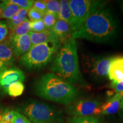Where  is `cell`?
Returning a JSON list of instances; mask_svg holds the SVG:
<instances>
[{
	"mask_svg": "<svg viewBox=\"0 0 123 123\" xmlns=\"http://www.w3.org/2000/svg\"><path fill=\"white\" fill-rule=\"evenodd\" d=\"M16 111L6 109L4 113L0 123H13Z\"/></svg>",
	"mask_w": 123,
	"mask_h": 123,
	"instance_id": "25",
	"label": "cell"
},
{
	"mask_svg": "<svg viewBox=\"0 0 123 123\" xmlns=\"http://www.w3.org/2000/svg\"><path fill=\"white\" fill-rule=\"evenodd\" d=\"M3 113H4V110H3V107L1 104L0 103V123H1V119L3 115Z\"/></svg>",
	"mask_w": 123,
	"mask_h": 123,
	"instance_id": "34",
	"label": "cell"
},
{
	"mask_svg": "<svg viewBox=\"0 0 123 123\" xmlns=\"http://www.w3.org/2000/svg\"><path fill=\"white\" fill-rule=\"evenodd\" d=\"M15 58L16 57L8 40L5 39L3 42H0V61L7 66L12 65L14 62Z\"/></svg>",
	"mask_w": 123,
	"mask_h": 123,
	"instance_id": "14",
	"label": "cell"
},
{
	"mask_svg": "<svg viewBox=\"0 0 123 123\" xmlns=\"http://www.w3.org/2000/svg\"><path fill=\"white\" fill-rule=\"evenodd\" d=\"M9 2L18 5L21 9L29 10L33 7V0H7Z\"/></svg>",
	"mask_w": 123,
	"mask_h": 123,
	"instance_id": "24",
	"label": "cell"
},
{
	"mask_svg": "<svg viewBox=\"0 0 123 123\" xmlns=\"http://www.w3.org/2000/svg\"><path fill=\"white\" fill-rule=\"evenodd\" d=\"M60 41L32 46L30 50L22 55L19 63L29 70H39L53 61L61 47Z\"/></svg>",
	"mask_w": 123,
	"mask_h": 123,
	"instance_id": "4",
	"label": "cell"
},
{
	"mask_svg": "<svg viewBox=\"0 0 123 123\" xmlns=\"http://www.w3.org/2000/svg\"><path fill=\"white\" fill-rule=\"evenodd\" d=\"M20 111L33 123H61V112L44 103H27L21 107Z\"/></svg>",
	"mask_w": 123,
	"mask_h": 123,
	"instance_id": "5",
	"label": "cell"
},
{
	"mask_svg": "<svg viewBox=\"0 0 123 123\" xmlns=\"http://www.w3.org/2000/svg\"><path fill=\"white\" fill-rule=\"evenodd\" d=\"M28 10L25 9H21L16 14L7 19L6 24L8 28L10 31L13 30L15 27H17L19 25L22 23L25 20L27 19V15Z\"/></svg>",
	"mask_w": 123,
	"mask_h": 123,
	"instance_id": "16",
	"label": "cell"
},
{
	"mask_svg": "<svg viewBox=\"0 0 123 123\" xmlns=\"http://www.w3.org/2000/svg\"><path fill=\"white\" fill-rule=\"evenodd\" d=\"M60 2H61V8L58 15V18L66 21L71 26L73 23V14L69 5L68 1L61 0Z\"/></svg>",
	"mask_w": 123,
	"mask_h": 123,
	"instance_id": "17",
	"label": "cell"
},
{
	"mask_svg": "<svg viewBox=\"0 0 123 123\" xmlns=\"http://www.w3.org/2000/svg\"><path fill=\"white\" fill-rule=\"evenodd\" d=\"M101 107L95 100L81 99L67 105L66 112L74 117H98L101 114Z\"/></svg>",
	"mask_w": 123,
	"mask_h": 123,
	"instance_id": "7",
	"label": "cell"
},
{
	"mask_svg": "<svg viewBox=\"0 0 123 123\" xmlns=\"http://www.w3.org/2000/svg\"><path fill=\"white\" fill-rule=\"evenodd\" d=\"M5 5V3L3 2V1L0 2V14H1V13H2V10L3 9H4Z\"/></svg>",
	"mask_w": 123,
	"mask_h": 123,
	"instance_id": "35",
	"label": "cell"
},
{
	"mask_svg": "<svg viewBox=\"0 0 123 123\" xmlns=\"http://www.w3.org/2000/svg\"><path fill=\"white\" fill-rule=\"evenodd\" d=\"M9 35V28L6 22L0 21V42L6 39Z\"/></svg>",
	"mask_w": 123,
	"mask_h": 123,
	"instance_id": "28",
	"label": "cell"
},
{
	"mask_svg": "<svg viewBox=\"0 0 123 123\" xmlns=\"http://www.w3.org/2000/svg\"><path fill=\"white\" fill-rule=\"evenodd\" d=\"M120 114L121 116L123 117V97L121 99V104H120Z\"/></svg>",
	"mask_w": 123,
	"mask_h": 123,
	"instance_id": "33",
	"label": "cell"
},
{
	"mask_svg": "<svg viewBox=\"0 0 123 123\" xmlns=\"http://www.w3.org/2000/svg\"><path fill=\"white\" fill-rule=\"evenodd\" d=\"M123 93H117L111 97L108 100L101 104V114L112 115L118 112L120 107Z\"/></svg>",
	"mask_w": 123,
	"mask_h": 123,
	"instance_id": "12",
	"label": "cell"
},
{
	"mask_svg": "<svg viewBox=\"0 0 123 123\" xmlns=\"http://www.w3.org/2000/svg\"><path fill=\"white\" fill-rule=\"evenodd\" d=\"M25 79V75L20 69L13 67L6 69L0 74V88L6 92L8 86L17 81L23 82Z\"/></svg>",
	"mask_w": 123,
	"mask_h": 123,
	"instance_id": "9",
	"label": "cell"
},
{
	"mask_svg": "<svg viewBox=\"0 0 123 123\" xmlns=\"http://www.w3.org/2000/svg\"><path fill=\"white\" fill-rule=\"evenodd\" d=\"M121 9H122V11L123 13V2L122 3V5H121Z\"/></svg>",
	"mask_w": 123,
	"mask_h": 123,
	"instance_id": "37",
	"label": "cell"
},
{
	"mask_svg": "<svg viewBox=\"0 0 123 123\" xmlns=\"http://www.w3.org/2000/svg\"><path fill=\"white\" fill-rule=\"evenodd\" d=\"M37 95L58 103L69 105L76 101L78 91L73 84L54 74H46L34 84Z\"/></svg>",
	"mask_w": 123,
	"mask_h": 123,
	"instance_id": "2",
	"label": "cell"
},
{
	"mask_svg": "<svg viewBox=\"0 0 123 123\" xmlns=\"http://www.w3.org/2000/svg\"><path fill=\"white\" fill-rule=\"evenodd\" d=\"M25 90L24 84L21 81H17L10 84L6 91V93L12 97H18L23 93Z\"/></svg>",
	"mask_w": 123,
	"mask_h": 123,
	"instance_id": "20",
	"label": "cell"
},
{
	"mask_svg": "<svg viewBox=\"0 0 123 123\" xmlns=\"http://www.w3.org/2000/svg\"><path fill=\"white\" fill-rule=\"evenodd\" d=\"M52 31L57 35L62 44L67 41L71 37L73 33L70 25L61 19H58Z\"/></svg>",
	"mask_w": 123,
	"mask_h": 123,
	"instance_id": "13",
	"label": "cell"
},
{
	"mask_svg": "<svg viewBox=\"0 0 123 123\" xmlns=\"http://www.w3.org/2000/svg\"><path fill=\"white\" fill-rule=\"evenodd\" d=\"M117 59L119 60V62L120 63L121 65L123 67V56H118Z\"/></svg>",
	"mask_w": 123,
	"mask_h": 123,
	"instance_id": "36",
	"label": "cell"
},
{
	"mask_svg": "<svg viewBox=\"0 0 123 123\" xmlns=\"http://www.w3.org/2000/svg\"><path fill=\"white\" fill-rule=\"evenodd\" d=\"M47 12L53 13L58 16L61 8V2L56 0H46L44 1Z\"/></svg>",
	"mask_w": 123,
	"mask_h": 123,
	"instance_id": "22",
	"label": "cell"
},
{
	"mask_svg": "<svg viewBox=\"0 0 123 123\" xmlns=\"http://www.w3.org/2000/svg\"><path fill=\"white\" fill-rule=\"evenodd\" d=\"M108 76L112 82L119 83L123 80V67L117 57L113 58L109 69Z\"/></svg>",
	"mask_w": 123,
	"mask_h": 123,
	"instance_id": "15",
	"label": "cell"
},
{
	"mask_svg": "<svg viewBox=\"0 0 123 123\" xmlns=\"http://www.w3.org/2000/svg\"><path fill=\"white\" fill-rule=\"evenodd\" d=\"M45 30H46V29L42 19L33 22L30 21V31L40 33Z\"/></svg>",
	"mask_w": 123,
	"mask_h": 123,
	"instance_id": "26",
	"label": "cell"
},
{
	"mask_svg": "<svg viewBox=\"0 0 123 123\" xmlns=\"http://www.w3.org/2000/svg\"><path fill=\"white\" fill-rule=\"evenodd\" d=\"M30 31V21L27 19L19 25L13 30L10 31L9 37L21 36L28 34Z\"/></svg>",
	"mask_w": 123,
	"mask_h": 123,
	"instance_id": "19",
	"label": "cell"
},
{
	"mask_svg": "<svg viewBox=\"0 0 123 123\" xmlns=\"http://www.w3.org/2000/svg\"></svg>",
	"mask_w": 123,
	"mask_h": 123,
	"instance_id": "38",
	"label": "cell"
},
{
	"mask_svg": "<svg viewBox=\"0 0 123 123\" xmlns=\"http://www.w3.org/2000/svg\"><path fill=\"white\" fill-rule=\"evenodd\" d=\"M7 69V66L2 61H0V74Z\"/></svg>",
	"mask_w": 123,
	"mask_h": 123,
	"instance_id": "32",
	"label": "cell"
},
{
	"mask_svg": "<svg viewBox=\"0 0 123 123\" xmlns=\"http://www.w3.org/2000/svg\"><path fill=\"white\" fill-rule=\"evenodd\" d=\"M50 70L70 83L82 80L76 41L72 37L61 44L52 62Z\"/></svg>",
	"mask_w": 123,
	"mask_h": 123,
	"instance_id": "3",
	"label": "cell"
},
{
	"mask_svg": "<svg viewBox=\"0 0 123 123\" xmlns=\"http://www.w3.org/2000/svg\"><path fill=\"white\" fill-rule=\"evenodd\" d=\"M5 5L3 9L2 13L0 14V19H10L16 14L21 8L14 4L9 2L7 1H2Z\"/></svg>",
	"mask_w": 123,
	"mask_h": 123,
	"instance_id": "18",
	"label": "cell"
},
{
	"mask_svg": "<svg viewBox=\"0 0 123 123\" xmlns=\"http://www.w3.org/2000/svg\"><path fill=\"white\" fill-rule=\"evenodd\" d=\"M58 16L54 14L53 13H50L47 12L46 13L43 17V21L45 26L46 30H52L53 27H54L55 24L57 22Z\"/></svg>",
	"mask_w": 123,
	"mask_h": 123,
	"instance_id": "21",
	"label": "cell"
},
{
	"mask_svg": "<svg viewBox=\"0 0 123 123\" xmlns=\"http://www.w3.org/2000/svg\"><path fill=\"white\" fill-rule=\"evenodd\" d=\"M70 123H103L98 117H73Z\"/></svg>",
	"mask_w": 123,
	"mask_h": 123,
	"instance_id": "23",
	"label": "cell"
},
{
	"mask_svg": "<svg viewBox=\"0 0 123 123\" xmlns=\"http://www.w3.org/2000/svg\"><path fill=\"white\" fill-rule=\"evenodd\" d=\"M116 27L110 9L104 5L93 12L79 29L73 32L71 37L75 39L107 42L115 36Z\"/></svg>",
	"mask_w": 123,
	"mask_h": 123,
	"instance_id": "1",
	"label": "cell"
},
{
	"mask_svg": "<svg viewBox=\"0 0 123 123\" xmlns=\"http://www.w3.org/2000/svg\"><path fill=\"white\" fill-rule=\"evenodd\" d=\"M7 40L16 58L21 57L27 53L32 47L29 33L21 36L9 37Z\"/></svg>",
	"mask_w": 123,
	"mask_h": 123,
	"instance_id": "8",
	"label": "cell"
},
{
	"mask_svg": "<svg viewBox=\"0 0 123 123\" xmlns=\"http://www.w3.org/2000/svg\"><path fill=\"white\" fill-rule=\"evenodd\" d=\"M110 86L116 93H123V80L119 83H114L112 81Z\"/></svg>",
	"mask_w": 123,
	"mask_h": 123,
	"instance_id": "31",
	"label": "cell"
},
{
	"mask_svg": "<svg viewBox=\"0 0 123 123\" xmlns=\"http://www.w3.org/2000/svg\"><path fill=\"white\" fill-rule=\"evenodd\" d=\"M68 2L73 14V32L79 29L93 12L105 5V1L93 0H70Z\"/></svg>",
	"mask_w": 123,
	"mask_h": 123,
	"instance_id": "6",
	"label": "cell"
},
{
	"mask_svg": "<svg viewBox=\"0 0 123 123\" xmlns=\"http://www.w3.org/2000/svg\"><path fill=\"white\" fill-rule=\"evenodd\" d=\"M13 123H31V122L22 113L16 111Z\"/></svg>",
	"mask_w": 123,
	"mask_h": 123,
	"instance_id": "30",
	"label": "cell"
},
{
	"mask_svg": "<svg viewBox=\"0 0 123 123\" xmlns=\"http://www.w3.org/2000/svg\"><path fill=\"white\" fill-rule=\"evenodd\" d=\"M29 34L30 35L32 46L60 41L57 35L52 30H46L40 33L30 31Z\"/></svg>",
	"mask_w": 123,
	"mask_h": 123,
	"instance_id": "11",
	"label": "cell"
},
{
	"mask_svg": "<svg viewBox=\"0 0 123 123\" xmlns=\"http://www.w3.org/2000/svg\"><path fill=\"white\" fill-rule=\"evenodd\" d=\"M33 7L38 10L40 12H41L44 15L47 13V9H46V6L44 1H34Z\"/></svg>",
	"mask_w": 123,
	"mask_h": 123,
	"instance_id": "29",
	"label": "cell"
},
{
	"mask_svg": "<svg viewBox=\"0 0 123 123\" xmlns=\"http://www.w3.org/2000/svg\"><path fill=\"white\" fill-rule=\"evenodd\" d=\"M112 59L113 58L112 57H104L91 60L90 61V64L88 67L90 73L98 77L107 76Z\"/></svg>",
	"mask_w": 123,
	"mask_h": 123,
	"instance_id": "10",
	"label": "cell"
},
{
	"mask_svg": "<svg viewBox=\"0 0 123 123\" xmlns=\"http://www.w3.org/2000/svg\"><path fill=\"white\" fill-rule=\"evenodd\" d=\"M27 15H28V17L31 22L42 19L44 15L43 14L38 11V10H37V9H35L33 7L30 10H28Z\"/></svg>",
	"mask_w": 123,
	"mask_h": 123,
	"instance_id": "27",
	"label": "cell"
}]
</instances>
